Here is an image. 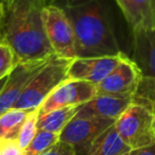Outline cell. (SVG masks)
I'll use <instances>...</instances> for the list:
<instances>
[{"instance_id":"6da1fadb","label":"cell","mask_w":155,"mask_h":155,"mask_svg":"<svg viewBox=\"0 0 155 155\" xmlns=\"http://www.w3.org/2000/svg\"><path fill=\"white\" fill-rule=\"evenodd\" d=\"M52 0H5L0 43L12 49L15 62L48 60L55 55L43 21V9Z\"/></svg>"},{"instance_id":"7a4b0ae2","label":"cell","mask_w":155,"mask_h":155,"mask_svg":"<svg viewBox=\"0 0 155 155\" xmlns=\"http://www.w3.org/2000/svg\"><path fill=\"white\" fill-rule=\"evenodd\" d=\"M73 29L77 58L120 54L114 29L101 0H61Z\"/></svg>"},{"instance_id":"3957f363","label":"cell","mask_w":155,"mask_h":155,"mask_svg":"<svg viewBox=\"0 0 155 155\" xmlns=\"http://www.w3.org/2000/svg\"><path fill=\"white\" fill-rule=\"evenodd\" d=\"M72 60L54 55L43 66L28 84L13 108L33 110L41 106L45 99L64 81Z\"/></svg>"},{"instance_id":"277c9868","label":"cell","mask_w":155,"mask_h":155,"mask_svg":"<svg viewBox=\"0 0 155 155\" xmlns=\"http://www.w3.org/2000/svg\"><path fill=\"white\" fill-rule=\"evenodd\" d=\"M114 127L119 137L131 150L155 142L153 112L136 102H132L120 117L115 120Z\"/></svg>"},{"instance_id":"5b68a950","label":"cell","mask_w":155,"mask_h":155,"mask_svg":"<svg viewBox=\"0 0 155 155\" xmlns=\"http://www.w3.org/2000/svg\"><path fill=\"white\" fill-rule=\"evenodd\" d=\"M41 15L48 41L55 55L69 60L77 58L74 33L64 10L52 0L45 5Z\"/></svg>"},{"instance_id":"8992f818","label":"cell","mask_w":155,"mask_h":155,"mask_svg":"<svg viewBox=\"0 0 155 155\" xmlns=\"http://www.w3.org/2000/svg\"><path fill=\"white\" fill-rule=\"evenodd\" d=\"M114 123L112 119L75 115L61 132L60 141L69 144L75 155H87L95 140Z\"/></svg>"},{"instance_id":"52a82bcc","label":"cell","mask_w":155,"mask_h":155,"mask_svg":"<svg viewBox=\"0 0 155 155\" xmlns=\"http://www.w3.org/2000/svg\"><path fill=\"white\" fill-rule=\"evenodd\" d=\"M141 78V72L135 62L124 55L103 80L96 84L97 95L133 98Z\"/></svg>"},{"instance_id":"ba28073f","label":"cell","mask_w":155,"mask_h":155,"mask_svg":"<svg viewBox=\"0 0 155 155\" xmlns=\"http://www.w3.org/2000/svg\"><path fill=\"white\" fill-rule=\"evenodd\" d=\"M97 96L96 85L87 81L67 79L41 104L38 115L67 106H80Z\"/></svg>"},{"instance_id":"9c48e42d","label":"cell","mask_w":155,"mask_h":155,"mask_svg":"<svg viewBox=\"0 0 155 155\" xmlns=\"http://www.w3.org/2000/svg\"><path fill=\"white\" fill-rule=\"evenodd\" d=\"M50 58L17 63L15 65L0 91V115L13 108L31 80Z\"/></svg>"},{"instance_id":"30bf717a","label":"cell","mask_w":155,"mask_h":155,"mask_svg":"<svg viewBox=\"0 0 155 155\" xmlns=\"http://www.w3.org/2000/svg\"><path fill=\"white\" fill-rule=\"evenodd\" d=\"M125 54L121 52L114 56L97 58H75L68 70V79L87 81L98 84L120 63Z\"/></svg>"},{"instance_id":"8fae6325","label":"cell","mask_w":155,"mask_h":155,"mask_svg":"<svg viewBox=\"0 0 155 155\" xmlns=\"http://www.w3.org/2000/svg\"><path fill=\"white\" fill-rule=\"evenodd\" d=\"M132 51L142 77L155 79V28L132 30Z\"/></svg>"},{"instance_id":"7c38bea8","label":"cell","mask_w":155,"mask_h":155,"mask_svg":"<svg viewBox=\"0 0 155 155\" xmlns=\"http://www.w3.org/2000/svg\"><path fill=\"white\" fill-rule=\"evenodd\" d=\"M133 98L113 97V96L97 95L88 102L79 107L77 116L98 117L103 119L116 120L131 105Z\"/></svg>"},{"instance_id":"4fadbf2b","label":"cell","mask_w":155,"mask_h":155,"mask_svg":"<svg viewBox=\"0 0 155 155\" xmlns=\"http://www.w3.org/2000/svg\"><path fill=\"white\" fill-rule=\"evenodd\" d=\"M132 30L155 28V0H115Z\"/></svg>"},{"instance_id":"5bb4252c","label":"cell","mask_w":155,"mask_h":155,"mask_svg":"<svg viewBox=\"0 0 155 155\" xmlns=\"http://www.w3.org/2000/svg\"><path fill=\"white\" fill-rule=\"evenodd\" d=\"M130 151L113 124L95 140L87 155H123Z\"/></svg>"},{"instance_id":"9a60e30c","label":"cell","mask_w":155,"mask_h":155,"mask_svg":"<svg viewBox=\"0 0 155 155\" xmlns=\"http://www.w3.org/2000/svg\"><path fill=\"white\" fill-rule=\"evenodd\" d=\"M79 107L80 106H67L38 115L37 130L61 134V132L70 122L71 119L77 115Z\"/></svg>"},{"instance_id":"2e32d148","label":"cell","mask_w":155,"mask_h":155,"mask_svg":"<svg viewBox=\"0 0 155 155\" xmlns=\"http://www.w3.org/2000/svg\"><path fill=\"white\" fill-rule=\"evenodd\" d=\"M30 110L11 108L0 115V138L16 140Z\"/></svg>"},{"instance_id":"e0dca14e","label":"cell","mask_w":155,"mask_h":155,"mask_svg":"<svg viewBox=\"0 0 155 155\" xmlns=\"http://www.w3.org/2000/svg\"><path fill=\"white\" fill-rule=\"evenodd\" d=\"M58 141L60 134L37 130L36 135L34 136L32 141L24 150L25 155H41Z\"/></svg>"},{"instance_id":"ac0fdd59","label":"cell","mask_w":155,"mask_h":155,"mask_svg":"<svg viewBox=\"0 0 155 155\" xmlns=\"http://www.w3.org/2000/svg\"><path fill=\"white\" fill-rule=\"evenodd\" d=\"M133 102L148 107L155 112V79L142 77L137 87L135 95L133 96Z\"/></svg>"},{"instance_id":"d6986e66","label":"cell","mask_w":155,"mask_h":155,"mask_svg":"<svg viewBox=\"0 0 155 155\" xmlns=\"http://www.w3.org/2000/svg\"><path fill=\"white\" fill-rule=\"evenodd\" d=\"M37 119H38V110H30L25 120L24 124L21 125V129L18 134V137L16 139L18 146L25 150L29 146L34 136L37 133Z\"/></svg>"},{"instance_id":"ffe728a7","label":"cell","mask_w":155,"mask_h":155,"mask_svg":"<svg viewBox=\"0 0 155 155\" xmlns=\"http://www.w3.org/2000/svg\"><path fill=\"white\" fill-rule=\"evenodd\" d=\"M16 65L12 49L8 45L0 43V80L8 77Z\"/></svg>"},{"instance_id":"44dd1931","label":"cell","mask_w":155,"mask_h":155,"mask_svg":"<svg viewBox=\"0 0 155 155\" xmlns=\"http://www.w3.org/2000/svg\"><path fill=\"white\" fill-rule=\"evenodd\" d=\"M0 155H25V152L16 140L0 138Z\"/></svg>"},{"instance_id":"7402d4cb","label":"cell","mask_w":155,"mask_h":155,"mask_svg":"<svg viewBox=\"0 0 155 155\" xmlns=\"http://www.w3.org/2000/svg\"><path fill=\"white\" fill-rule=\"evenodd\" d=\"M41 155H75V153L69 144L63 141H58Z\"/></svg>"},{"instance_id":"603a6c76","label":"cell","mask_w":155,"mask_h":155,"mask_svg":"<svg viewBox=\"0 0 155 155\" xmlns=\"http://www.w3.org/2000/svg\"><path fill=\"white\" fill-rule=\"evenodd\" d=\"M130 155H155V142L142 148L131 150Z\"/></svg>"},{"instance_id":"cb8c5ba5","label":"cell","mask_w":155,"mask_h":155,"mask_svg":"<svg viewBox=\"0 0 155 155\" xmlns=\"http://www.w3.org/2000/svg\"><path fill=\"white\" fill-rule=\"evenodd\" d=\"M2 17H3V5L0 1V28H1V22H2Z\"/></svg>"},{"instance_id":"d4e9b609","label":"cell","mask_w":155,"mask_h":155,"mask_svg":"<svg viewBox=\"0 0 155 155\" xmlns=\"http://www.w3.org/2000/svg\"><path fill=\"white\" fill-rule=\"evenodd\" d=\"M7 79H8V77L3 78V79H1V80H0V91H1V89H2L3 85H5V81H7Z\"/></svg>"},{"instance_id":"484cf974","label":"cell","mask_w":155,"mask_h":155,"mask_svg":"<svg viewBox=\"0 0 155 155\" xmlns=\"http://www.w3.org/2000/svg\"><path fill=\"white\" fill-rule=\"evenodd\" d=\"M153 129L155 132V112H153Z\"/></svg>"},{"instance_id":"4316f807","label":"cell","mask_w":155,"mask_h":155,"mask_svg":"<svg viewBox=\"0 0 155 155\" xmlns=\"http://www.w3.org/2000/svg\"><path fill=\"white\" fill-rule=\"evenodd\" d=\"M123 155H130V152H127V153H125V154H123Z\"/></svg>"},{"instance_id":"83f0119b","label":"cell","mask_w":155,"mask_h":155,"mask_svg":"<svg viewBox=\"0 0 155 155\" xmlns=\"http://www.w3.org/2000/svg\"><path fill=\"white\" fill-rule=\"evenodd\" d=\"M0 1H1V2H5V0H0Z\"/></svg>"}]
</instances>
